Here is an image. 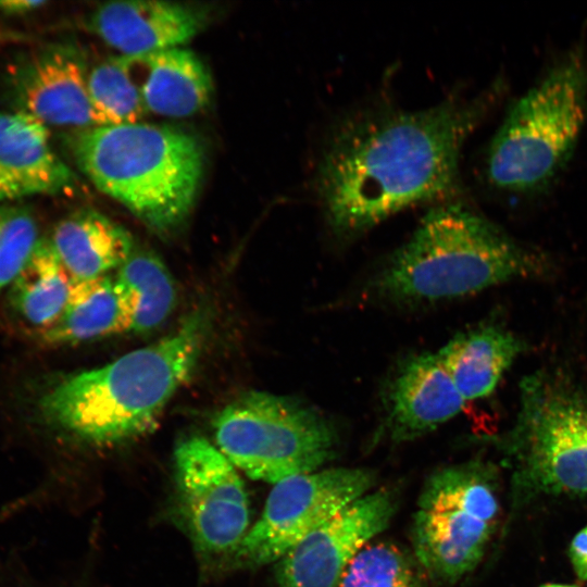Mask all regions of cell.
<instances>
[{
    "mask_svg": "<svg viewBox=\"0 0 587 587\" xmlns=\"http://www.w3.org/2000/svg\"><path fill=\"white\" fill-rule=\"evenodd\" d=\"M569 555L576 576L587 580V525L574 536Z\"/></svg>",
    "mask_w": 587,
    "mask_h": 587,
    "instance_id": "25",
    "label": "cell"
},
{
    "mask_svg": "<svg viewBox=\"0 0 587 587\" xmlns=\"http://www.w3.org/2000/svg\"><path fill=\"white\" fill-rule=\"evenodd\" d=\"M540 587H577V586L564 585V584H545Z\"/></svg>",
    "mask_w": 587,
    "mask_h": 587,
    "instance_id": "28",
    "label": "cell"
},
{
    "mask_svg": "<svg viewBox=\"0 0 587 587\" xmlns=\"http://www.w3.org/2000/svg\"><path fill=\"white\" fill-rule=\"evenodd\" d=\"M486 104L484 98H453L416 112L362 113L340 124L316 175L333 232L357 235L400 210L453 195L462 145Z\"/></svg>",
    "mask_w": 587,
    "mask_h": 587,
    "instance_id": "1",
    "label": "cell"
},
{
    "mask_svg": "<svg viewBox=\"0 0 587 587\" xmlns=\"http://www.w3.org/2000/svg\"><path fill=\"white\" fill-rule=\"evenodd\" d=\"M71 149L100 191L157 233L177 228L193 208L204 152L189 133L141 122L93 126L78 132Z\"/></svg>",
    "mask_w": 587,
    "mask_h": 587,
    "instance_id": "4",
    "label": "cell"
},
{
    "mask_svg": "<svg viewBox=\"0 0 587 587\" xmlns=\"http://www.w3.org/2000/svg\"><path fill=\"white\" fill-rule=\"evenodd\" d=\"M39 240L37 223L29 210L0 205V291L12 284Z\"/></svg>",
    "mask_w": 587,
    "mask_h": 587,
    "instance_id": "24",
    "label": "cell"
},
{
    "mask_svg": "<svg viewBox=\"0 0 587 587\" xmlns=\"http://www.w3.org/2000/svg\"><path fill=\"white\" fill-rule=\"evenodd\" d=\"M83 53L65 42L48 43L17 57L7 74L8 97L14 111L42 124L96 126Z\"/></svg>",
    "mask_w": 587,
    "mask_h": 587,
    "instance_id": "12",
    "label": "cell"
},
{
    "mask_svg": "<svg viewBox=\"0 0 587 587\" xmlns=\"http://www.w3.org/2000/svg\"><path fill=\"white\" fill-rule=\"evenodd\" d=\"M132 329L128 294L115 275L75 283L57 323L42 333L48 344H78Z\"/></svg>",
    "mask_w": 587,
    "mask_h": 587,
    "instance_id": "19",
    "label": "cell"
},
{
    "mask_svg": "<svg viewBox=\"0 0 587 587\" xmlns=\"http://www.w3.org/2000/svg\"><path fill=\"white\" fill-rule=\"evenodd\" d=\"M503 447L514 505L538 496L587 494V391L559 375L527 376Z\"/></svg>",
    "mask_w": 587,
    "mask_h": 587,
    "instance_id": "5",
    "label": "cell"
},
{
    "mask_svg": "<svg viewBox=\"0 0 587 587\" xmlns=\"http://www.w3.org/2000/svg\"><path fill=\"white\" fill-rule=\"evenodd\" d=\"M215 446L246 475L277 484L320 470L337 452L338 435L317 410L290 397L251 390L215 416Z\"/></svg>",
    "mask_w": 587,
    "mask_h": 587,
    "instance_id": "7",
    "label": "cell"
},
{
    "mask_svg": "<svg viewBox=\"0 0 587 587\" xmlns=\"http://www.w3.org/2000/svg\"><path fill=\"white\" fill-rule=\"evenodd\" d=\"M174 461L180 504L196 546L207 554L234 553L250 520L236 466L200 436L180 441Z\"/></svg>",
    "mask_w": 587,
    "mask_h": 587,
    "instance_id": "10",
    "label": "cell"
},
{
    "mask_svg": "<svg viewBox=\"0 0 587 587\" xmlns=\"http://www.w3.org/2000/svg\"><path fill=\"white\" fill-rule=\"evenodd\" d=\"M49 241L77 282L109 275L135 248L123 226L92 209L78 210L61 220Z\"/></svg>",
    "mask_w": 587,
    "mask_h": 587,
    "instance_id": "18",
    "label": "cell"
},
{
    "mask_svg": "<svg viewBox=\"0 0 587 587\" xmlns=\"http://www.w3.org/2000/svg\"><path fill=\"white\" fill-rule=\"evenodd\" d=\"M422 566L390 541L366 544L345 569L337 587H425Z\"/></svg>",
    "mask_w": 587,
    "mask_h": 587,
    "instance_id": "23",
    "label": "cell"
},
{
    "mask_svg": "<svg viewBox=\"0 0 587 587\" xmlns=\"http://www.w3.org/2000/svg\"><path fill=\"white\" fill-rule=\"evenodd\" d=\"M465 400L437 353L409 357L390 379L385 397V427L396 441L424 436L458 415Z\"/></svg>",
    "mask_w": 587,
    "mask_h": 587,
    "instance_id": "13",
    "label": "cell"
},
{
    "mask_svg": "<svg viewBox=\"0 0 587 587\" xmlns=\"http://www.w3.org/2000/svg\"><path fill=\"white\" fill-rule=\"evenodd\" d=\"M371 471L334 467L275 484L257 523L234 552L243 565L279 561L299 541L374 485Z\"/></svg>",
    "mask_w": 587,
    "mask_h": 587,
    "instance_id": "9",
    "label": "cell"
},
{
    "mask_svg": "<svg viewBox=\"0 0 587 587\" xmlns=\"http://www.w3.org/2000/svg\"><path fill=\"white\" fill-rule=\"evenodd\" d=\"M0 587H36L34 586L30 580H26V579H16V580H11L9 583H5V584H1Z\"/></svg>",
    "mask_w": 587,
    "mask_h": 587,
    "instance_id": "27",
    "label": "cell"
},
{
    "mask_svg": "<svg viewBox=\"0 0 587 587\" xmlns=\"http://www.w3.org/2000/svg\"><path fill=\"white\" fill-rule=\"evenodd\" d=\"M46 3L42 0H2L0 12L7 15H23L40 9Z\"/></svg>",
    "mask_w": 587,
    "mask_h": 587,
    "instance_id": "26",
    "label": "cell"
},
{
    "mask_svg": "<svg viewBox=\"0 0 587 587\" xmlns=\"http://www.w3.org/2000/svg\"><path fill=\"white\" fill-rule=\"evenodd\" d=\"M74 183L57 155L45 124L21 112L0 111V203L55 195Z\"/></svg>",
    "mask_w": 587,
    "mask_h": 587,
    "instance_id": "15",
    "label": "cell"
},
{
    "mask_svg": "<svg viewBox=\"0 0 587 587\" xmlns=\"http://www.w3.org/2000/svg\"><path fill=\"white\" fill-rule=\"evenodd\" d=\"M497 478L492 465L474 460L442 467L426 480L412 544L434 582L454 584L483 559L500 516Z\"/></svg>",
    "mask_w": 587,
    "mask_h": 587,
    "instance_id": "8",
    "label": "cell"
},
{
    "mask_svg": "<svg viewBox=\"0 0 587 587\" xmlns=\"http://www.w3.org/2000/svg\"><path fill=\"white\" fill-rule=\"evenodd\" d=\"M208 322L207 312L197 309L158 341L65 378L42 398L46 417L99 446L150 432L196 369Z\"/></svg>",
    "mask_w": 587,
    "mask_h": 587,
    "instance_id": "2",
    "label": "cell"
},
{
    "mask_svg": "<svg viewBox=\"0 0 587 587\" xmlns=\"http://www.w3.org/2000/svg\"><path fill=\"white\" fill-rule=\"evenodd\" d=\"M586 113L587 70L575 54L510 108L489 147V180L511 191L547 184L573 150Z\"/></svg>",
    "mask_w": 587,
    "mask_h": 587,
    "instance_id": "6",
    "label": "cell"
},
{
    "mask_svg": "<svg viewBox=\"0 0 587 587\" xmlns=\"http://www.w3.org/2000/svg\"><path fill=\"white\" fill-rule=\"evenodd\" d=\"M545 270L542 259L460 203L432 209L374 277L388 301L433 303L478 292Z\"/></svg>",
    "mask_w": 587,
    "mask_h": 587,
    "instance_id": "3",
    "label": "cell"
},
{
    "mask_svg": "<svg viewBox=\"0 0 587 587\" xmlns=\"http://www.w3.org/2000/svg\"><path fill=\"white\" fill-rule=\"evenodd\" d=\"M75 283L49 239L40 238L9 286L11 304L26 323L45 333L63 314Z\"/></svg>",
    "mask_w": 587,
    "mask_h": 587,
    "instance_id": "20",
    "label": "cell"
},
{
    "mask_svg": "<svg viewBox=\"0 0 587 587\" xmlns=\"http://www.w3.org/2000/svg\"><path fill=\"white\" fill-rule=\"evenodd\" d=\"M115 277L129 297L130 330H152L172 313L176 303L175 284L165 264L153 252L135 247Z\"/></svg>",
    "mask_w": 587,
    "mask_h": 587,
    "instance_id": "21",
    "label": "cell"
},
{
    "mask_svg": "<svg viewBox=\"0 0 587 587\" xmlns=\"http://www.w3.org/2000/svg\"><path fill=\"white\" fill-rule=\"evenodd\" d=\"M123 58L147 112L186 117L209 104L211 75L192 51L176 47Z\"/></svg>",
    "mask_w": 587,
    "mask_h": 587,
    "instance_id": "16",
    "label": "cell"
},
{
    "mask_svg": "<svg viewBox=\"0 0 587 587\" xmlns=\"http://www.w3.org/2000/svg\"><path fill=\"white\" fill-rule=\"evenodd\" d=\"M396 508V495L387 488L354 500L278 561V586L337 587L347 565L387 527Z\"/></svg>",
    "mask_w": 587,
    "mask_h": 587,
    "instance_id": "11",
    "label": "cell"
},
{
    "mask_svg": "<svg viewBox=\"0 0 587 587\" xmlns=\"http://www.w3.org/2000/svg\"><path fill=\"white\" fill-rule=\"evenodd\" d=\"M525 344L497 324L459 333L436 353L465 401L488 397Z\"/></svg>",
    "mask_w": 587,
    "mask_h": 587,
    "instance_id": "17",
    "label": "cell"
},
{
    "mask_svg": "<svg viewBox=\"0 0 587 587\" xmlns=\"http://www.w3.org/2000/svg\"><path fill=\"white\" fill-rule=\"evenodd\" d=\"M87 83L96 126L135 124L148 113L123 55L95 65Z\"/></svg>",
    "mask_w": 587,
    "mask_h": 587,
    "instance_id": "22",
    "label": "cell"
},
{
    "mask_svg": "<svg viewBox=\"0 0 587 587\" xmlns=\"http://www.w3.org/2000/svg\"><path fill=\"white\" fill-rule=\"evenodd\" d=\"M204 24V13L187 4L135 0L99 5L88 26L124 57L176 48L195 37Z\"/></svg>",
    "mask_w": 587,
    "mask_h": 587,
    "instance_id": "14",
    "label": "cell"
}]
</instances>
